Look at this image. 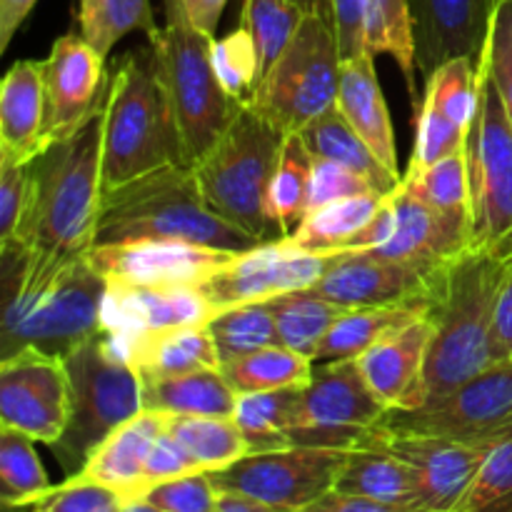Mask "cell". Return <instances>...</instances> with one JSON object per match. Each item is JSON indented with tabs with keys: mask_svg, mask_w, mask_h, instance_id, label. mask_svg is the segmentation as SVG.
<instances>
[{
	"mask_svg": "<svg viewBox=\"0 0 512 512\" xmlns=\"http://www.w3.org/2000/svg\"><path fill=\"white\" fill-rule=\"evenodd\" d=\"M508 258L468 248L443 265L428 310L433 343L410 408L435 403L490 365L508 360L495 338V303Z\"/></svg>",
	"mask_w": 512,
	"mask_h": 512,
	"instance_id": "cell-1",
	"label": "cell"
},
{
	"mask_svg": "<svg viewBox=\"0 0 512 512\" xmlns=\"http://www.w3.org/2000/svg\"><path fill=\"white\" fill-rule=\"evenodd\" d=\"M3 258V358L18 350L65 358L100 330L108 280L88 253L70 260H43L28 253Z\"/></svg>",
	"mask_w": 512,
	"mask_h": 512,
	"instance_id": "cell-2",
	"label": "cell"
},
{
	"mask_svg": "<svg viewBox=\"0 0 512 512\" xmlns=\"http://www.w3.org/2000/svg\"><path fill=\"white\" fill-rule=\"evenodd\" d=\"M103 110L68 140L50 145L35 170V198L23 233L0 253H28L43 260H70L95 245L103 200Z\"/></svg>",
	"mask_w": 512,
	"mask_h": 512,
	"instance_id": "cell-3",
	"label": "cell"
},
{
	"mask_svg": "<svg viewBox=\"0 0 512 512\" xmlns=\"http://www.w3.org/2000/svg\"><path fill=\"white\" fill-rule=\"evenodd\" d=\"M130 240H185L233 253L260 245V240L205 203L195 170L185 163L165 165L105 190L95 225V245Z\"/></svg>",
	"mask_w": 512,
	"mask_h": 512,
	"instance_id": "cell-4",
	"label": "cell"
},
{
	"mask_svg": "<svg viewBox=\"0 0 512 512\" xmlns=\"http://www.w3.org/2000/svg\"><path fill=\"white\" fill-rule=\"evenodd\" d=\"M103 193L165 165L183 163L173 108L153 50H135L110 73L103 103Z\"/></svg>",
	"mask_w": 512,
	"mask_h": 512,
	"instance_id": "cell-5",
	"label": "cell"
},
{
	"mask_svg": "<svg viewBox=\"0 0 512 512\" xmlns=\"http://www.w3.org/2000/svg\"><path fill=\"white\" fill-rule=\"evenodd\" d=\"M165 25L150 40L158 78L178 125L183 163L193 168L220 138L240 103L230 100L213 68L215 35L200 30L183 0H163Z\"/></svg>",
	"mask_w": 512,
	"mask_h": 512,
	"instance_id": "cell-6",
	"label": "cell"
},
{
	"mask_svg": "<svg viewBox=\"0 0 512 512\" xmlns=\"http://www.w3.org/2000/svg\"><path fill=\"white\" fill-rule=\"evenodd\" d=\"M288 135L250 103H240L228 128L193 165L205 203L260 243L278 240L268 218V188Z\"/></svg>",
	"mask_w": 512,
	"mask_h": 512,
	"instance_id": "cell-7",
	"label": "cell"
},
{
	"mask_svg": "<svg viewBox=\"0 0 512 512\" xmlns=\"http://www.w3.org/2000/svg\"><path fill=\"white\" fill-rule=\"evenodd\" d=\"M63 360L70 375V418L50 450L63 465L65 478H75L108 435L143 413V383L105 330Z\"/></svg>",
	"mask_w": 512,
	"mask_h": 512,
	"instance_id": "cell-8",
	"label": "cell"
},
{
	"mask_svg": "<svg viewBox=\"0 0 512 512\" xmlns=\"http://www.w3.org/2000/svg\"><path fill=\"white\" fill-rule=\"evenodd\" d=\"M340 55L328 18L308 13L248 100L285 135H295L338 103Z\"/></svg>",
	"mask_w": 512,
	"mask_h": 512,
	"instance_id": "cell-9",
	"label": "cell"
},
{
	"mask_svg": "<svg viewBox=\"0 0 512 512\" xmlns=\"http://www.w3.org/2000/svg\"><path fill=\"white\" fill-rule=\"evenodd\" d=\"M468 168L470 248L512 255V125L483 60L478 63V105L468 133Z\"/></svg>",
	"mask_w": 512,
	"mask_h": 512,
	"instance_id": "cell-10",
	"label": "cell"
},
{
	"mask_svg": "<svg viewBox=\"0 0 512 512\" xmlns=\"http://www.w3.org/2000/svg\"><path fill=\"white\" fill-rule=\"evenodd\" d=\"M375 428L493 448L512 435V358L490 365L423 408L385 410Z\"/></svg>",
	"mask_w": 512,
	"mask_h": 512,
	"instance_id": "cell-11",
	"label": "cell"
},
{
	"mask_svg": "<svg viewBox=\"0 0 512 512\" xmlns=\"http://www.w3.org/2000/svg\"><path fill=\"white\" fill-rule=\"evenodd\" d=\"M385 405L370 390L358 360H325L313 365L303 388L290 445L350 450L363 445L385 415Z\"/></svg>",
	"mask_w": 512,
	"mask_h": 512,
	"instance_id": "cell-12",
	"label": "cell"
},
{
	"mask_svg": "<svg viewBox=\"0 0 512 512\" xmlns=\"http://www.w3.org/2000/svg\"><path fill=\"white\" fill-rule=\"evenodd\" d=\"M348 450L290 445L253 453L210 473L218 493H238L285 512H300L333 490Z\"/></svg>",
	"mask_w": 512,
	"mask_h": 512,
	"instance_id": "cell-13",
	"label": "cell"
},
{
	"mask_svg": "<svg viewBox=\"0 0 512 512\" xmlns=\"http://www.w3.org/2000/svg\"><path fill=\"white\" fill-rule=\"evenodd\" d=\"M473 218L468 213H443L413 198L403 185L385 198L373 223L348 250L390 260L443 265L470 248Z\"/></svg>",
	"mask_w": 512,
	"mask_h": 512,
	"instance_id": "cell-14",
	"label": "cell"
},
{
	"mask_svg": "<svg viewBox=\"0 0 512 512\" xmlns=\"http://www.w3.org/2000/svg\"><path fill=\"white\" fill-rule=\"evenodd\" d=\"M70 375L65 360L35 348L0 363V428L18 430L50 448L68 428Z\"/></svg>",
	"mask_w": 512,
	"mask_h": 512,
	"instance_id": "cell-15",
	"label": "cell"
},
{
	"mask_svg": "<svg viewBox=\"0 0 512 512\" xmlns=\"http://www.w3.org/2000/svg\"><path fill=\"white\" fill-rule=\"evenodd\" d=\"M335 253H313L285 238L268 240L235 253L208 283L205 295L220 310L235 305L265 303L293 290H308L325 275Z\"/></svg>",
	"mask_w": 512,
	"mask_h": 512,
	"instance_id": "cell-16",
	"label": "cell"
},
{
	"mask_svg": "<svg viewBox=\"0 0 512 512\" xmlns=\"http://www.w3.org/2000/svg\"><path fill=\"white\" fill-rule=\"evenodd\" d=\"M108 83L105 58L83 35L68 33L55 40L45 58L43 153L103 110Z\"/></svg>",
	"mask_w": 512,
	"mask_h": 512,
	"instance_id": "cell-17",
	"label": "cell"
},
{
	"mask_svg": "<svg viewBox=\"0 0 512 512\" xmlns=\"http://www.w3.org/2000/svg\"><path fill=\"white\" fill-rule=\"evenodd\" d=\"M233 255L185 240H130L88 250V260L108 283L150 288H203Z\"/></svg>",
	"mask_w": 512,
	"mask_h": 512,
	"instance_id": "cell-18",
	"label": "cell"
},
{
	"mask_svg": "<svg viewBox=\"0 0 512 512\" xmlns=\"http://www.w3.org/2000/svg\"><path fill=\"white\" fill-rule=\"evenodd\" d=\"M443 265L390 260L363 250H340L310 290L348 310L433 298L435 280Z\"/></svg>",
	"mask_w": 512,
	"mask_h": 512,
	"instance_id": "cell-19",
	"label": "cell"
},
{
	"mask_svg": "<svg viewBox=\"0 0 512 512\" xmlns=\"http://www.w3.org/2000/svg\"><path fill=\"white\" fill-rule=\"evenodd\" d=\"M370 438L398 455L410 468L425 512H455L483 468L490 448L430 435H395L375 428Z\"/></svg>",
	"mask_w": 512,
	"mask_h": 512,
	"instance_id": "cell-20",
	"label": "cell"
},
{
	"mask_svg": "<svg viewBox=\"0 0 512 512\" xmlns=\"http://www.w3.org/2000/svg\"><path fill=\"white\" fill-rule=\"evenodd\" d=\"M218 315L203 288H150L108 283L100 313V330L118 343L153 330L208 325Z\"/></svg>",
	"mask_w": 512,
	"mask_h": 512,
	"instance_id": "cell-21",
	"label": "cell"
},
{
	"mask_svg": "<svg viewBox=\"0 0 512 512\" xmlns=\"http://www.w3.org/2000/svg\"><path fill=\"white\" fill-rule=\"evenodd\" d=\"M408 5L423 78L448 60H480L498 0H408Z\"/></svg>",
	"mask_w": 512,
	"mask_h": 512,
	"instance_id": "cell-22",
	"label": "cell"
},
{
	"mask_svg": "<svg viewBox=\"0 0 512 512\" xmlns=\"http://www.w3.org/2000/svg\"><path fill=\"white\" fill-rule=\"evenodd\" d=\"M433 343V320L420 315L365 350L358 360L370 390L385 408H410Z\"/></svg>",
	"mask_w": 512,
	"mask_h": 512,
	"instance_id": "cell-23",
	"label": "cell"
},
{
	"mask_svg": "<svg viewBox=\"0 0 512 512\" xmlns=\"http://www.w3.org/2000/svg\"><path fill=\"white\" fill-rule=\"evenodd\" d=\"M45 60H18L0 85V158L28 165L43 155Z\"/></svg>",
	"mask_w": 512,
	"mask_h": 512,
	"instance_id": "cell-24",
	"label": "cell"
},
{
	"mask_svg": "<svg viewBox=\"0 0 512 512\" xmlns=\"http://www.w3.org/2000/svg\"><path fill=\"white\" fill-rule=\"evenodd\" d=\"M170 415L158 410H143L128 423L108 435L103 445L90 455L85 468L75 478L105 485L125 500L143 498V475L150 450L168 430Z\"/></svg>",
	"mask_w": 512,
	"mask_h": 512,
	"instance_id": "cell-25",
	"label": "cell"
},
{
	"mask_svg": "<svg viewBox=\"0 0 512 512\" xmlns=\"http://www.w3.org/2000/svg\"><path fill=\"white\" fill-rule=\"evenodd\" d=\"M338 108L345 115V120L353 125L355 133L378 155L380 163L390 173L400 175L393 120H390L388 103H385L383 88H380L378 73H375V55L363 53L353 55V58H343V63H340Z\"/></svg>",
	"mask_w": 512,
	"mask_h": 512,
	"instance_id": "cell-26",
	"label": "cell"
},
{
	"mask_svg": "<svg viewBox=\"0 0 512 512\" xmlns=\"http://www.w3.org/2000/svg\"><path fill=\"white\" fill-rule=\"evenodd\" d=\"M118 345L140 380L178 378L195 370L223 368L208 325L153 330V333L135 335Z\"/></svg>",
	"mask_w": 512,
	"mask_h": 512,
	"instance_id": "cell-27",
	"label": "cell"
},
{
	"mask_svg": "<svg viewBox=\"0 0 512 512\" xmlns=\"http://www.w3.org/2000/svg\"><path fill=\"white\" fill-rule=\"evenodd\" d=\"M333 490L375 503L423 510L408 465L373 438L345 453Z\"/></svg>",
	"mask_w": 512,
	"mask_h": 512,
	"instance_id": "cell-28",
	"label": "cell"
},
{
	"mask_svg": "<svg viewBox=\"0 0 512 512\" xmlns=\"http://www.w3.org/2000/svg\"><path fill=\"white\" fill-rule=\"evenodd\" d=\"M143 383V408L183 418H233L238 393L230 388L223 370H195Z\"/></svg>",
	"mask_w": 512,
	"mask_h": 512,
	"instance_id": "cell-29",
	"label": "cell"
},
{
	"mask_svg": "<svg viewBox=\"0 0 512 512\" xmlns=\"http://www.w3.org/2000/svg\"><path fill=\"white\" fill-rule=\"evenodd\" d=\"M300 138L308 145V150L313 153V158H328L335 163L345 165V168L355 170L360 178L368 180L373 185V190L378 193H395L400 185V175L390 173L383 163L378 160V155L368 148L363 138L353 130V125L345 120V115L340 113L338 103L333 108L325 110L323 115L313 120V123L305 125L300 130Z\"/></svg>",
	"mask_w": 512,
	"mask_h": 512,
	"instance_id": "cell-30",
	"label": "cell"
},
{
	"mask_svg": "<svg viewBox=\"0 0 512 512\" xmlns=\"http://www.w3.org/2000/svg\"><path fill=\"white\" fill-rule=\"evenodd\" d=\"M430 310V298L405 300L393 305H370V308H350L338 318V323L325 335L315 363L325 360L360 358L378 340L403 325L413 323Z\"/></svg>",
	"mask_w": 512,
	"mask_h": 512,
	"instance_id": "cell-31",
	"label": "cell"
},
{
	"mask_svg": "<svg viewBox=\"0 0 512 512\" xmlns=\"http://www.w3.org/2000/svg\"><path fill=\"white\" fill-rule=\"evenodd\" d=\"M385 198H388L385 193H363L310 210L285 240L313 253L348 250L353 240L373 223Z\"/></svg>",
	"mask_w": 512,
	"mask_h": 512,
	"instance_id": "cell-32",
	"label": "cell"
},
{
	"mask_svg": "<svg viewBox=\"0 0 512 512\" xmlns=\"http://www.w3.org/2000/svg\"><path fill=\"white\" fill-rule=\"evenodd\" d=\"M305 385L238 395L233 420L248 443L250 455L290 448V430L298 420Z\"/></svg>",
	"mask_w": 512,
	"mask_h": 512,
	"instance_id": "cell-33",
	"label": "cell"
},
{
	"mask_svg": "<svg viewBox=\"0 0 512 512\" xmlns=\"http://www.w3.org/2000/svg\"><path fill=\"white\" fill-rule=\"evenodd\" d=\"M265 305H268L275 325H278L280 343L310 358L313 363L318 358L325 335L338 323L340 315L348 310L310 288L278 295L273 300H265Z\"/></svg>",
	"mask_w": 512,
	"mask_h": 512,
	"instance_id": "cell-34",
	"label": "cell"
},
{
	"mask_svg": "<svg viewBox=\"0 0 512 512\" xmlns=\"http://www.w3.org/2000/svg\"><path fill=\"white\" fill-rule=\"evenodd\" d=\"M365 53L390 55L408 85L410 103L420 110L415 35L408 0H365Z\"/></svg>",
	"mask_w": 512,
	"mask_h": 512,
	"instance_id": "cell-35",
	"label": "cell"
},
{
	"mask_svg": "<svg viewBox=\"0 0 512 512\" xmlns=\"http://www.w3.org/2000/svg\"><path fill=\"white\" fill-rule=\"evenodd\" d=\"M310 175H313V153L298 133L288 135L268 188V218L280 238H288L308 215Z\"/></svg>",
	"mask_w": 512,
	"mask_h": 512,
	"instance_id": "cell-36",
	"label": "cell"
},
{
	"mask_svg": "<svg viewBox=\"0 0 512 512\" xmlns=\"http://www.w3.org/2000/svg\"><path fill=\"white\" fill-rule=\"evenodd\" d=\"M313 365V360L285 348V345H270V348L255 350L243 358L223 363L220 370L230 388L238 395H245L310 383Z\"/></svg>",
	"mask_w": 512,
	"mask_h": 512,
	"instance_id": "cell-37",
	"label": "cell"
},
{
	"mask_svg": "<svg viewBox=\"0 0 512 512\" xmlns=\"http://www.w3.org/2000/svg\"><path fill=\"white\" fill-rule=\"evenodd\" d=\"M78 25L80 35L103 58L135 30L148 35V40L160 30L150 0H78Z\"/></svg>",
	"mask_w": 512,
	"mask_h": 512,
	"instance_id": "cell-38",
	"label": "cell"
},
{
	"mask_svg": "<svg viewBox=\"0 0 512 512\" xmlns=\"http://www.w3.org/2000/svg\"><path fill=\"white\" fill-rule=\"evenodd\" d=\"M33 443L18 430L0 428V500L8 510L38 505L55 490Z\"/></svg>",
	"mask_w": 512,
	"mask_h": 512,
	"instance_id": "cell-39",
	"label": "cell"
},
{
	"mask_svg": "<svg viewBox=\"0 0 512 512\" xmlns=\"http://www.w3.org/2000/svg\"><path fill=\"white\" fill-rule=\"evenodd\" d=\"M168 433L183 445L190 458L205 470H225L250 455L243 433L233 418H183L170 415Z\"/></svg>",
	"mask_w": 512,
	"mask_h": 512,
	"instance_id": "cell-40",
	"label": "cell"
},
{
	"mask_svg": "<svg viewBox=\"0 0 512 512\" xmlns=\"http://www.w3.org/2000/svg\"><path fill=\"white\" fill-rule=\"evenodd\" d=\"M210 335L218 348L220 363H230L255 350L283 345L273 313L265 303H248L225 308L208 323Z\"/></svg>",
	"mask_w": 512,
	"mask_h": 512,
	"instance_id": "cell-41",
	"label": "cell"
},
{
	"mask_svg": "<svg viewBox=\"0 0 512 512\" xmlns=\"http://www.w3.org/2000/svg\"><path fill=\"white\" fill-rule=\"evenodd\" d=\"M405 190L413 198L423 200L425 205L443 213H468L470 208V168H468V148L460 153L448 155L440 163L420 170L415 175H405L400 180Z\"/></svg>",
	"mask_w": 512,
	"mask_h": 512,
	"instance_id": "cell-42",
	"label": "cell"
},
{
	"mask_svg": "<svg viewBox=\"0 0 512 512\" xmlns=\"http://www.w3.org/2000/svg\"><path fill=\"white\" fill-rule=\"evenodd\" d=\"M478 63L473 58H455L425 78V103L465 130L473 125L478 105Z\"/></svg>",
	"mask_w": 512,
	"mask_h": 512,
	"instance_id": "cell-43",
	"label": "cell"
},
{
	"mask_svg": "<svg viewBox=\"0 0 512 512\" xmlns=\"http://www.w3.org/2000/svg\"><path fill=\"white\" fill-rule=\"evenodd\" d=\"M213 68L230 100L248 103L253 98L265 70L255 38L245 25L213 40Z\"/></svg>",
	"mask_w": 512,
	"mask_h": 512,
	"instance_id": "cell-44",
	"label": "cell"
},
{
	"mask_svg": "<svg viewBox=\"0 0 512 512\" xmlns=\"http://www.w3.org/2000/svg\"><path fill=\"white\" fill-rule=\"evenodd\" d=\"M308 10L295 0H243V25L255 38L260 50L263 70L273 65L285 50V45L293 40L295 30L305 20Z\"/></svg>",
	"mask_w": 512,
	"mask_h": 512,
	"instance_id": "cell-45",
	"label": "cell"
},
{
	"mask_svg": "<svg viewBox=\"0 0 512 512\" xmlns=\"http://www.w3.org/2000/svg\"><path fill=\"white\" fill-rule=\"evenodd\" d=\"M470 130L460 128L453 120L445 118L440 110H435L430 103H420V110L415 113V143L410 153L405 175H415L430 165L440 163L448 155L460 153L468 148Z\"/></svg>",
	"mask_w": 512,
	"mask_h": 512,
	"instance_id": "cell-46",
	"label": "cell"
},
{
	"mask_svg": "<svg viewBox=\"0 0 512 512\" xmlns=\"http://www.w3.org/2000/svg\"><path fill=\"white\" fill-rule=\"evenodd\" d=\"M455 512H512V435L493 445Z\"/></svg>",
	"mask_w": 512,
	"mask_h": 512,
	"instance_id": "cell-47",
	"label": "cell"
},
{
	"mask_svg": "<svg viewBox=\"0 0 512 512\" xmlns=\"http://www.w3.org/2000/svg\"><path fill=\"white\" fill-rule=\"evenodd\" d=\"M35 198L33 163L18 165L0 158V250L23 233Z\"/></svg>",
	"mask_w": 512,
	"mask_h": 512,
	"instance_id": "cell-48",
	"label": "cell"
},
{
	"mask_svg": "<svg viewBox=\"0 0 512 512\" xmlns=\"http://www.w3.org/2000/svg\"><path fill=\"white\" fill-rule=\"evenodd\" d=\"M480 60L488 65L490 78L503 98L505 113L512 125V0H498L495 5L488 43Z\"/></svg>",
	"mask_w": 512,
	"mask_h": 512,
	"instance_id": "cell-49",
	"label": "cell"
},
{
	"mask_svg": "<svg viewBox=\"0 0 512 512\" xmlns=\"http://www.w3.org/2000/svg\"><path fill=\"white\" fill-rule=\"evenodd\" d=\"M143 498L165 512H215L220 493L210 473H193L153 485Z\"/></svg>",
	"mask_w": 512,
	"mask_h": 512,
	"instance_id": "cell-50",
	"label": "cell"
},
{
	"mask_svg": "<svg viewBox=\"0 0 512 512\" xmlns=\"http://www.w3.org/2000/svg\"><path fill=\"white\" fill-rule=\"evenodd\" d=\"M123 505V495L105 485L83 478H65V483L40 500L33 512H120Z\"/></svg>",
	"mask_w": 512,
	"mask_h": 512,
	"instance_id": "cell-51",
	"label": "cell"
},
{
	"mask_svg": "<svg viewBox=\"0 0 512 512\" xmlns=\"http://www.w3.org/2000/svg\"><path fill=\"white\" fill-rule=\"evenodd\" d=\"M378 193L365 178H360L355 170L335 163L328 158H313V175H310V195H308V213L323 205L335 203V200L353 198V195Z\"/></svg>",
	"mask_w": 512,
	"mask_h": 512,
	"instance_id": "cell-52",
	"label": "cell"
},
{
	"mask_svg": "<svg viewBox=\"0 0 512 512\" xmlns=\"http://www.w3.org/2000/svg\"><path fill=\"white\" fill-rule=\"evenodd\" d=\"M193 473H205L193 458H190L188 450L173 438V435L165 430L158 438V443L150 450V458L145 463V475H143V495L148 493L153 485L165 483V480L183 478V475Z\"/></svg>",
	"mask_w": 512,
	"mask_h": 512,
	"instance_id": "cell-53",
	"label": "cell"
},
{
	"mask_svg": "<svg viewBox=\"0 0 512 512\" xmlns=\"http://www.w3.org/2000/svg\"><path fill=\"white\" fill-rule=\"evenodd\" d=\"M333 28L343 58L365 53V0H330Z\"/></svg>",
	"mask_w": 512,
	"mask_h": 512,
	"instance_id": "cell-54",
	"label": "cell"
},
{
	"mask_svg": "<svg viewBox=\"0 0 512 512\" xmlns=\"http://www.w3.org/2000/svg\"><path fill=\"white\" fill-rule=\"evenodd\" d=\"M300 512H425L418 508H398V505H385L375 503V500L358 498V495H345L338 490H328L325 495H320L315 503H310L308 508Z\"/></svg>",
	"mask_w": 512,
	"mask_h": 512,
	"instance_id": "cell-55",
	"label": "cell"
},
{
	"mask_svg": "<svg viewBox=\"0 0 512 512\" xmlns=\"http://www.w3.org/2000/svg\"><path fill=\"white\" fill-rule=\"evenodd\" d=\"M495 338L505 358H512V255L508 258L503 283H500L498 303H495Z\"/></svg>",
	"mask_w": 512,
	"mask_h": 512,
	"instance_id": "cell-56",
	"label": "cell"
},
{
	"mask_svg": "<svg viewBox=\"0 0 512 512\" xmlns=\"http://www.w3.org/2000/svg\"><path fill=\"white\" fill-rule=\"evenodd\" d=\"M38 0H0V53H5Z\"/></svg>",
	"mask_w": 512,
	"mask_h": 512,
	"instance_id": "cell-57",
	"label": "cell"
},
{
	"mask_svg": "<svg viewBox=\"0 0 512 512\" xmlns=\"http://www.w3.org/2000/svg\"><path fill=\"white\" fill-rule=\"evenodd\" d=\"M183 5L188 18L193 20L200 30L215 35V30H218L220 25V15H223L228 0H183Z\"/></svg>",
	"mask_w": 512,
	"mask_h": 512,
	"instance_id": "cell-58",
	"label": "cell"
},
{
	"mask_svg": "<svg viewBox=\"0 0 512 512\" xmlns=\"http://www.w3.org/2000/svg\"><path fill=\"white\" fill-rule=\"evenodd\" d=\"M215 512H285V510L260 503V500L248 498V495L220 493L218 508H215Z\"/></svg>",
	"mask_w": 512,
	"mask_h": 512,
	"instance_id": "cell-59",
	"label": "cell"
},
{
	"mask_svg": "<svg viewBox=\"0 0 512 512\" xmlns=\"http://www.w3.org/2000/svg\"><path fill=\"white\" fill-rule=\"evenodd\" d=\"M295 3L303 5L308 13H318L333 23V5H330V0H295Z\"/></svg>",
	"mask_w": 512,
	"mask_h": 512,
	"instance_id": "cell-60",
	"label": "cell"
},
{
	"mask_svg": "<svg viewBox=\"0 0 512 512\" xmlns=\"http://www.w3.org/2000/svg\"><path fill=\"white\" fill-rule=\"evenodd\" d=\"M120 512H165V510H160L158 505H153L145 498H133V500H125L123 510Z\"/></svg>",
	"mask_w": 512,
	"mask_h": 512,
	"instance_id": "cell-61",
	"label": "cell"
}]
</instances>
